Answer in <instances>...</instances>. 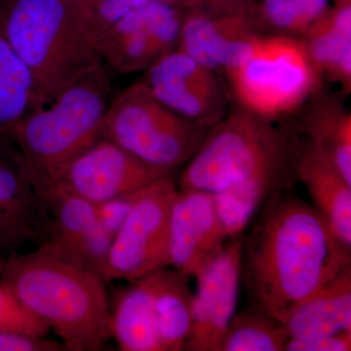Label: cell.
<instances>
[{
    "instance_id": "6da1fadb",
    "label": "cell",
    "mask_w": 351,
    "mask_h": 351,
    "mask_svg": "<svg viewBox=\"0 0 351 351\" xmlns=\"http://www.w3.org/2000/svg\"><path fill=\"white\" fill-rule=\"evenodd\" d=\"M350 267V250L314 206L274 195L242 241L241 277L255 311L282 324L295 307Z\"/></svg>"
},
{
    "instance_id": "7a4b0ae2",
    "label": "cell",
    "mask_w": 351,
    "mask_h": 351,
    "mask_svg": "<svg viewBox=\"0 0 351 351\" xmlns=\"http://www.w3.org/2000/svg\"><path fill=\"white\" fill-rule=\"evenodd\" d=\"M0 283L59 336L66 350H100L112 339L105 281L73 258L41 245L10 256Z\"/></svg>"
},
{
    "instance_id": "3957f363",
    "label": "cell",
    "mask_w": 351,
    "mask_h": 351,
    "mask_svg": "<svg viewBox=\"0 0 351 351\" xmlns=\"http://www.w3.org/2000/svg\"><path fill=\"white\" fill-rule=\"evenodd\" d=\"M0 29L31 71L43 106L103 64L84 0H0Z\"/></svg>"
},
{
    "instance_id": "277c9868",
    "label": "cell",
    "mask_w": 351,
    "mask_h": 351,
    "mask_svg": "<svg viewBox=\"0 0 351 351\" xmlns=\"http://www.w3.org/2000/svg\"><path fill=\"white\" fill-rule=\"evenodd\" d=\"M287 144L269 121L232 113L207 132L180 177V189L211 195L235 188L271 193L287 160Z\"/></svg>"
},
{
    "instance_id": "5b68a950",
    "label": "cell",
    "mask_w": 351,
    "mask_h": 351,
    "mask_svg": "<svg viewBox=\"0 0 351 351\" xmlns=\"http://www.w3.org/2000/svg\"><path fill=\"white\" fill-rule=\"evenodd\" d=\"M112 99L103 63L27 113L11 138L32 173H49L99 140Z\"/></svg>"
},
{
    "instance_id": "8992f818",
    "label": "cell",
    "mask_w": 351,
    "mask_h": 351,
    "mask_svg": "<svg viewBox=\"0 0 351 351\" xmlns=\"http://www.w3.org/2000/svg\"><path fill=\"white\" fill-rule=\"evenodd\" d=\"M226 71L243 110L269 122L301 107L319 75L304 41L258 34Z\"/></svg>"
},
{
    "instance_id": "52a82bcc",
    "label": "cell",
    "mask_w": 351,
    "mask_h": 351,
    "mask_svg": "<svg viewBox=\"0 0 351 351\" xmlns=\"http://www.w3.org/2000/svg\"><path fill=\"white\" fill-rule=\"evenodd\" d=\"M207 131L171 110L141 80L112 97L101 138L154 169L171 174L188 162Z\"/></svg>"
},
{
    "instance_id": "ba28073f",
    "label": "cell",
    "mask_w": 351,
    "mask_h": 351,
    "mask_svg": "<svg viewBox=\"0 0 351 351\" xmlns=\"http://www.w3.org/2000/svg\"><path fill=\"white\" fill-rule=\"evenodd\" d=\"M177 193L170 177L140 191L125 223L113 237L101 272L105 282H132L168 267L170 212Z\"/></svg>"
},
{
    "instance_id": "9c48e42d",
    "label": "cell",
    "mask_w": 351,
    "mask_h": 351,
    "mask_svg": "<svg viewBox=\"0 0 351 351\" xmlns=\"http://www.w3.org/2000/svg\"><path fill=\"white\" fill-rule=\"evenodd\" d=\"M43 221V244L101 276L112 237L100 225L96 205L32 174Z\"/></svg>"
},
{
    "instance_id": "30bf717a",
    "label": "cell",
    "mask_w": 351,
    "mask_h": 351,
    "mask_svg": "<svg viewBox=\"0 0 351 351\" xmlns=\"http://www.w3.org/2000/svg\"><path fill=\"white\" fill-rule=\"evenodd\" d=\"M34 175L97 205L136 193L171 174L149 167L119 145L100 138L49 173Z\"/></svg>"
},
{
    "instance_id": "8fae6325",
    "label": "cell",
    "mask_w": 351,
    "mask_h": 351,
    "mask_svg": "<svg viewBox=\"0 0 351 351\" xmlns=\"http://www.w3.org/2000/svg\"><path fill=\"white\" fill-rule=\"evenodd\" d=\"M182 18V9L149 0L101 34L98 41L101 61L120 73L147 69L174 49Z\"/></svg>"
},
{
    "instance_id": "7c38bea8",
    "label": "cell",
    "mask_w": 351,
    "mask_h": 351,
    "mask_svg": "<svg viewBox=\"0 0 351 351\" xmlns=\"http://www.w3.org/2000/svg\"><path fill=\"white\" fill-rule=\"evenodd\" d=\"M142 82L157 100L205 128L223 117L225 96L215 71L178 48L154 62Z\"/></svg>"
},
{
    "instance_id": "4fadbf2b",
    "label": "cell",
    "mask_w": 351,
    "mask_h": 351,
    "mask_svg": "<svg viewBox=\"0 0 351 351\" xmlns=\"http://www.w3.org/2000/svg\"><path fill=\"white\" fill-rule=\"evenodd\" d=\"M241 237L228 239L218 255L195 277L193 320L184 350L217 351L239 304Z\"/></svg>"
},
{
    "instance_id": "5bb4252c",
    "label": "cell",
    "mask_w": 351,
    "mask_h": 351,
    "mask_svg": "<svg viewBox=\"0 0 351 351\" xmlns=\"http://www.w3.org/2000/svg\"><path fill=\"white\" fill-rule=\"evenodd\" d=\"M228 240L213 196L178 189L170 212L168 267L196 277Z\"/></svg>"
},
{
    "instance_id": "9a60e30c",
    "label": "cell",
    "mask_w": 351,
    "mask_h": 351,
    "mask_svg": "<svg viewBox=\"0 0 351 351\" xmlns=\"http://www.w3.org/2000/svg\"><path fill=\"white\" fill-rule=\"evenodd\" d=\"M254 10L252 5L230 12H213L201 6L184 9L178 49L212 71H226L258 36Z\"/></svg>"
},
{
    "instance_id": "2e32d148",
    "label": "cell",
    "mask_w": 351,
    "mask_h": 351,
    "mask_svg": "<svg viewBox=\"0 0 351 351\" xmlns=\"http://www.w3.org/2000/svg\"><path fill=\"white\" fill-rule=\"evenodd\" d=\"M43 239V221L32 171L13 138L0 135V254Z\"/></svg>"
},
{
    "instance_id": "e0dca14e",
    "label": "cell",
    "mask_w": 351,
    "mask_h": 351,
    "mask_svg": "<svg viewBox=\"0 0 351 351\" xmlns=\"http://www.w3.org/2000/svg\"><path fill=\"white\" fill-rule=\"evenodd\" d=\"M289 339H311L351 332V269L325 284L282 323Z\"/></svg>"
},
{
    "instance_id": "ac0fdd59",
    "label": "cell",
    "mask_w": 351,
    "mask_h": 351,
    "mask_svg": "<svg viewBox=\"0 0 351 351\" xmlns=\"http://www.w3.org/2000/svg\"><path fill=\"white\" fill-rule=\"evenodd\" d=\"M156 272L120 291L110 311V332L123 351H163L154 309Z\"/></svg>"
},
{
    "instance_id": "d6986e66",
    "label": "cell",
    "mask_w": 351,
    "mask_h": 351,
    "mask_svg": "<svg viewBox=\"0 0 351 351\" xmlns=\"http://www.w3.org/2000/svg\"><path fill=\"white\" fill-rule=\"evenodd\" d=\"M299 179L332 233L351 250V184L329 161L306 147L297 165Z\"/></svg>"
},
{
    "instance_id": "ffe728a7",
    "label": "cell",
    "mask_w": 351,
    "mask_h": 351,
    "mask_svg": "<svg viewBox=\"0 0 351 351\" xmlns=\"http://www.w3.org/2000/svg\"><path fill=\"white\" fill-rule=\"evenodd\" d=\"M304 41L318 71H324L350 91L351 4L332 5L306 32Z\"/></svg>"
},
{
    "instance_id": "44dd1931",
    "label": "cell",
    "mask_w": 351,
    "mask_h": 351,
    "mask_svg": "<svg viewBox=\"0 0 351 351\" xmlns=\"http://www.w3.org/2000/svg\"><path fill=\"white\" fill-rule=\"evenodd\" d=\"M189 278L168 267L157 271L154 309L163 351L184 350L191 332L193 294Z\"/></svg>"
},
{
    "instance_id": "7402d4cb",
    "label": "cell",
    "mask_w": 351,
    "mask_h": 351,
    "mask_svg": "<svg viewBox=\"0 0 351 351\" xmlns=\"http://www.w3.org/2000/svg\"><path fill=\"white\" fill-rule=\"evenodd\" d=\"M43 107L31 71L0 29V135L14 129L32 110Z\"/></svg>"
},
{
    "instance_id": "603a6c76",
    "label": "cell",
    "mask_w": 351,
    "mask_h": 351,
    "mask_svg": "<svg viewBox=\"0 0 351 351\" xmlns=\"http://www.w3.org/2000/svg\"><path fill=\"white\" fill-rule=\"evenodd\" d=\"M315 112L307 125V147L324 157L351 184L350 113L332 104Z\"/></svg>"
},
{
    "instance_id": "cb8c5ba5",
    "label": "cell",
    "mask_w": 351,
    "mask_h": 351,
    "mask_svg": "<svg viewBox=\"0 0 351 351\" xmlns=\"http://www.w3.org/2000/svg\"><path fill=\"white\" fill-rule=\"evenodd\" d=\"M282 325L257 311L235 313L217 351H285Z\"/></svg>"
},
{
    "instance_id": "d4e9b609",
    "label": "cell",
    "mask_w": 351,
    "mask_h": 351,
    "mask_svg": "<svg viewBox=\"0 0 351 351\" xmlns=\"http://www.w3.org/2000/svg\"><path fill=\"white\" fill-rule=\"evenodd\" d=\"M330 7L329 0H262L255 13L270 27L304 34Z\"/></svg>"
},
{
    "instance_id": "484cf974",
    "label": "cell",
    "mask_w": 351,
    "mask_h": 351,
    "mask_svg": "<svg viewBox=\"0 0 351 351\" xmlns=\"http://www.w3.org/2000/svg\"><path fill=\"white\" fill-rule=\"evenodd\" d=\"M0 330L45 338L50 329L34 315L5 287L0 283Z\"/></svg>"
},
{
    "instance_id": "4316f807",
    "label": "cell",
    "mask_w": 351,
    "mask_h": 351,
    "mask_svg": "<svg viewBox=\"0 0 351 351\" xmlns=\"http://www.w3.org/2000/svg\"><path fill=\"white\" fill-rule=\"evenodd\" d=\"M149 0H84L85 7L97 38L133 9Z\"/></svg>"
},
{
    "instance_id": "83f0119b",
    "label": "cell",
    "mask_w": 351,
    "mask_h": 351,
    "mask_svg": "<svg viewBox=\"0 0 351 351\" xmlns=\"http://www.w3.org/2000/svg\"><path fill=\"white\" fill-rule=\"evenodd\" d=\"M141 191L119 196L96 205L99 223L112 239L125 223Z\"/></svg>"
},
{
    "instance_id": "f1b7e54d",
    "label": "cell",
    "mask_w": 351,
    "mask_h": 351,
    "mask_svg": "<svg viewBox=\"0 0 351 351\" xmlns=\"http://www.w3.org/2000/svg\"><path fill=\"white\" fill-rule=\"evenodd\" d=\"M66 350L63 343L46 338L25 336L0 330V351H60Z\"/></svg>"
},
{
    "instance_id": "f546056e",
    "label": "cell",
    "mask_w": 351,
    "mask_h": 351,
    "mask_svg": "<svg viewBox=\"0 0 351 351\" xmlns=\"http://www.w3.org/2000/svg\"><path fill=\"white\" fill-rule=\"evenodd\" d=\"M351 332L311 339H289L285 351H350Z\"/></svg>"
},
{
    "instance_id": "4dcf8cb0",
    "label": "cell",
    "mask_w": 351,
    "mask_h": 351,
    "mask_svg": "<svg viewBox=\"0 0 351 351\" xmlns=\"http://www.w3.org/2000/svg\"><path fill=\"white\" fill-rule=\"evenodd\" d=\"M198 5L213 12H230L251 6L247 0H197Z\"/></svg>"
},
{
    "instance_id": "1f68e13d",
    "label": "cell",
    "mask_w": 351,
    "mask_h": 351,
    "mask_svg": "<svg viewBox=\"0 0 351 351\" xmlns=\"http://www.w3.org/2000/svg\"><path fill=\"white\" fill-rule=\"evenodd\" d=\"M159 1L182 9V10L189 8V7L199 6L197 0H159Z\"/></svg>"
},
{
    "instance_id": "d6a6232c",
    "label": "cell",
    "mask_w": 351,
    "mask_h": 351,
    "mask_svg": "<svg viewBox=\"0 0 351 351\" xmlns=\"http://www.w3.org/2000/svg\"><path fill=\"white\" fill-rule=\"evenodd\" d=\"M335 5H350L351 0H334Z\"/></svg>"
},
{
    "instance_id": "836d02e7",
    "label": "cell",
    "mask_w": 351,
    "mask_h": 351,
    "mask_svg": "<svg viewBox=\"0 0 351 351\" xmlns=\"http://www.w3.org/2000/svg\"><path fill=\"white\" fill-rule=\"evenodd\" d=\"M5 261L3 258H2L1 254H0V274H1L2 270L4 269V265H5Z\"/></svg>"
}]
</instances>
